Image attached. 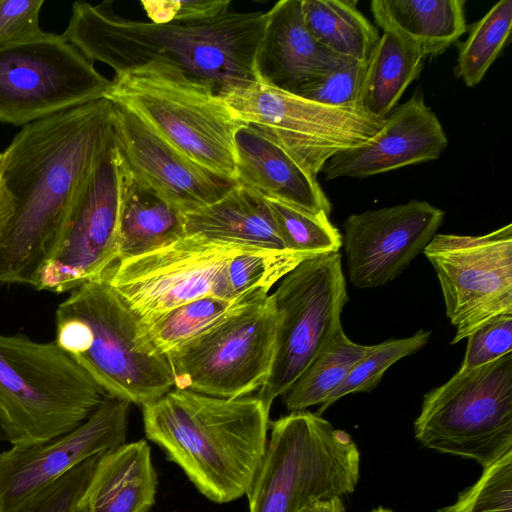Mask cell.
<instances>
[{
    "label": "cell",
    "mask_w": 512,
    "mask_h": 512,
    "mask_svg": "<svg viewBox=\"0 0 512 512\" xmlns=\"http://www.w3.org/2000/svg\"><path fill=\"white\" fill-rule=\"evenodd\" d=\"M114 138V103L100 98L29 123L3 154L14 214L0 248V283L34 287L80 188Z\"/></svg>",
    "instance_id": "6da1fadb"
},
{
    "label": "cell",
    "mask_w": 512,
    "mask_h": 512,
    "mask_svg": "<svg viewBox=\"0 0 512 512\" xmlns=\"http://www.w3.org/2000/svg\"><path fill=\"white\" fill-rule=\"evenodd\" d=\"M112 5L73 3L62 37L92 62L110 66L115 75L161 61L209 85L219 96L258 81L255 62L266 12L228 11L203 22L157 24L121 17Z\"/></svg>",
    "instance_id": "7a4b0ae2"
},
{
    "label": "cell",
    "mask_w": 512,
    "mask_h": 512,
    "mask_svg": "<svg viewBox=\"0 0 512 512\" xmlns=\"http://www.w3.org/2000/svg\"><path fill=\"white\" fill-rule=\"evenodd\" d=\"M270 406L173 388L142 406L146 437L198 491L223 504L246 495L264 456Z\"/></svg>",
    "instance_id": "3957f363"
},
{
    "label": "cell",
    "mask_w": 512,
    "mask_h": 512,
    "mask_svg": "<svg viewBox=\"0 0 512 512\" xmlns=\"http://www.w3.org/2000/svg\"><path fill=\"white\" fill-rule=\"evenodd\" d=\"M55 325L54 341L106 395L142 407L174 388L166 356L104 278L70 291L57 306Z\"/></svg>",
    "instance_id": "277c9868"
},
{
    "label": "cell",
    "mask_w": 512,
    "mask_h": 512,
    "mask_svg": "<svg viewBox=\"0 0 512 512\" xmlns=\"http://www.w3.org/2000/svg\"><path fill=\"white\" fill-rule=\"evenodd\" d=\"M106 393L55 341L0 332V439L12 447L69 433Z\"/></svg>",
    "instance_id": "5b68a950"
},
{
    "label": "cell",
    "mask_w": 512,
    "mask_h": 512,
    "mask_svg": "<svg viewBox=\"0 0 512 512\" xmlns=\"http://www.w3.org/2000/svg\"><path fill=\"white\" fill-rule=\"evenodd\" d=\"M105 98L205 169L236 183L235 136L246 123L209 85L153 61L115 75Z\"/></svg>",
    "instance_id": "8992f818"
},
{
    "label": "cell",
    "mask_w": 512,
    "mask_h": 512,
    "mask_svg": "<svg viewBox=\"0 0 512 512\" xmlns=\"http://www.w3.org/2000/svg\"><path fill=\"white\" fill-rule=\"evenodd\" d=\"M270 429L246 493L249 512H302L315 501L355 490L360 453L345 431L307 410L270 422Z\"/></svg>",
    "instance_id": "52a82bcc"
},
{
    "label": "cell",
    "mask_w": 512,
    "mask_h": 512,
    "mask_svg": "<svg viewBox=\"0 0 512 512\" xmlns=\"http://www.w3.org/2000/svg\"><path fill=\"white\" fill-rule=\"evenodd\" d=\"M414 432L423 446L482 468L512 450V352L427 392Z\"/></svg>",
    "instance_id": "ba28073f"
},
{
    "label": "cell",
    "mask_w": 512,
    "mask_h": 512,
    "mask_svg": "<svg viewBox=\"0 0 512 512\" xmlns=\"http://www.w3.org/2000/svg\"><path fill=\"white\" fill-rule=\"evenodd\" d=\"M220 97L314 177L334 155L373 137L386 120L360 107L324 105L259 81L233 87Z\"/></svg>",
    "instance_id": "9c48e42d"
},
{
    "label": "cell",
    "mask_w": 512,
    "mask_h": 512,
    "mask_svg": "<svg viewBox=\"0 0 512 512\" xmlns=\"http://www.w3.org/2000/svg\"><path fill=\"white\" fill-rule=\"evenodd\" d=\"M276 331L270 294L237 309L166 354L174 388L222 398L258 391L271 372Z\"/></svg>",
    "instance_id": "30bf717a"
},
{
    "label": "cell",
    "mask_w": 512,
    "mask_h": 512,
    "mask_svg": "<svg viewBox=\"0 0 512 512\" xmlns=\"http://www.w3.org/2000/svg\"><path fill=\"white\" fill-rule=\"evenodd\" d=\"M270 297L277 314L276 347L270 375L256 396L271 407L342 329L348 295L341 255L302 261Z\"/></svg>",
    "instance_id": "8fae6325"
},
{
    "label": "cell",
    "mask_w": 512,
    "mask_h": 512,
    "mask_svg": "<svg viewBox=\"0 0 512 512\" xmlns=\"http://www.w3.org/2000/svg\"><path fill=\"white\" fill-rule=\"evenodd\" d=\"M129 170L114 138L76 195L37 290L70 292L101 279L117 262L120 216Z\"/></svg>",
    "instance_id": "7c38bea8"
},
{
    "label": "cell",
    "mask_w": 512,
    "mask_h": 512,
    "mask_svg": "<svg viewBox=\"0 0 512 512\" xmlns=\"http://www.w3.org/2000/svg\"><path fill=\"white\" fill-rule=\"evenodd\" d=\"M111 80L62 35L0 45V122L25 126L105 98Z\"/></svg>",
    "instance_id": "4fadbf2b"
},
{
    "label": "cell",
    "mask_w": 512,
    "mask_h": 512,
    "mask_svg": "<svg viewBox=\"0 0 512 512\" xmlns=\"http://www.w3.org/2000/svg\"><path fill=\"white\" fill-rule=\"evenodd\" d=\"M249 248L254 247L185 235L115 263L103 278L144 321L204 297L239 299L233 292L230 264L235 255Z\"/></svg>",
    "instance_id": "5bb4252c"
},
{
    "label": "cell",
    "mask_w": 512,
    "mask_h": 512,
    "mask_svg": "<svg viewBox=\"0 0 512 512\" xmlns=\"http://www.w3.org/2000/svg\"><path fill=\"white\" fill-rule=\"evenodd\" d=\"M435 269L446 315L467 338L490 318L512 314V225L479 236L436 234L423 251Z\"/></svg>",
    "instance_id": "9a60e30c"
},
{
    "label": "cell",
    "mask_w": 512,
    "mask_h": 512,
    "mask_svg": "<svg viewBox=\"0 0 512 512\" xmlns=\"http://www.w3.org/2000/svg\"><path fill=\"white\" fill-rule=\"evenodd\" d=\"M130 405L106 395L81 425L54 440L0 452V512H16L88 458L125 443Z\"/></svg>",
    "instance_id": "2e32d148"
},
{
    "label": "cell",
    "mask_w": 512,
    "mask_h": 512,
    "mask_svg": "<svg viewBox=\"0 0 512 512\" xmlns=\"http://www.w3.org/2000/svg\"><path fill=\"white\" fill-rule=\"evenodd\" d=\"M443 220V210L419 200L349 215L342 244L352 284L367 289L394 280L423 253Z\"/></svg>",
    "instance_id": "e0dca14e"
},
{
    "label": "cell",
    "mask_w": 512,
    "mask_h": 512,
    "mask_svg": "<svg viewBox=\"0 0 512 512\" xmlns=\"http://www.w3.org/2000/svg\"><path fill=\"white\" fill-rule=\"evenodd\" d=\"M114 132L131 175L182 213L213 204L236 184L187 157L133 112L115 103Z\"/></svg>",
    "instance_id": "ac0fdd59"
},
{
    "label": "cell",
    "mask_w": 512,
    "mask_h": 512,
    "mask_svg": "<svg viewBox=\"0 0 512 512\" xmlns=\"http://www.w3.org/2000/svg\"><path fill=\"white\" fill-rule=\"evenodd\" d=\"M448 146L440 120L415 92L395 107L380 130L356 148L341 151L323 168L326 180L363 179L438 159Z\"/></svg>",
    "instance_id": "d6986e66"
},
{
    "label": "cell",
    "mask_w": 512,
    "mask_h": 512,
    "mask_svg": "<svg viewBox=\"0 0 512 512\" xmlns=\"http://www.w3.org/2000/svg\"><path fill=\"white\" fill-rule=\"evenodd\" d=\"M266 14L255 62L259 82L296 94L346 60L311 35L303 20L301 0L278 1Z\"/></svg>",
    "instance_id": "ffe728a7"
},
{
    "label": "cell",
    "mask_w": 512,
    "mask_h": 512,
    "mask_svg": "<svg viewBox=\"0 0 512 512\" xmlns=\"http://www.w3.org/2000/svg\"><path fill=\"white\" fill-rule=\"evenodd\" d=\"M235 151L237 184L265 198L329 217L331 203L317 177L258 130L247 124L240 128L235 136Z\"/></svg>",
    "instance_id": "44dd1931"
},
{
    "label": "cell",
    "mask_w": 512,
    "mask_h": 512,
    "mask_svg": "<svg viewBox=\"0 0 512 512\" xmlns=\"http://www.w3.org/2000/svg\"><path fill=\"white\" fill-rule=\"evenodd\" d=\"M157 485L148 443L125 442L100 455L76 512H150Z\"/></svg>",
    "instance_id": "7402d4cb"
},
{
    "label": "cell",
    "mask_w": 512,
    "mask_h": 512,
    "mask_svg": "<svg viewBox=\"0 0 512 512\" xmlns=\"http://www.w3.org/2000/svg\"><path fill=\"white\" fill-rule=\"evenodd\" d=\"M185 235L240 246L287 250L265 197L234 184L218 201L183 213Z\"/></svg>",
    "instance_id": "603a6c76"
},
{
    "label": "cell",
    "mask_w": 512,
    "mask_h": 512,
    "mask_svg": "<svg viewBox=\"0 0 512 512\" xmlns=\"http://www.w3.org/2000/svg\"><path fill=\"white\" fill-rule=\"evenodd\" d=\"M463 0H373L371 12L384 32L417 47L424 57L437 56L466 31Z\"/></svg>",
    "instance_id": "cb8c5ba5"
},
{
    "label": "cell",
    "mask_w": 512,
    "mask_h": 512,
    "mask_svg": "<svg viewBox=\"0 0 512 512\" xmlns=\"http://www.w3.org/2000/svg\"><path fill=\"white\" fill-rule=\"evenodd\" d=\"M183 236V213L129 171L122 199L117 262L164 247Z\"/></svg>",
    "instance_id": "d4e9b609"
},
{
    "label": "cell",
    "mask_w": 512,
    "mask_h": 512,
    "mask_svg": "<svg viewBox=\"0 0 512 512\" xmlns=\"http://www.w3.org/2000/svg\"><path fill=\"white\" fill-rule=\"evenodd\" d=\"M424 59L417 47L384 32L367 60L359 107L373 116L386 118L419 77Z\"/></svg>",
    "instance_id": "484cf974"
},
{
    "label": "cell",
    "mask_w": 512,
    "mask_h": 512,
    "mask_svg": "<svg viewBox=\"0 0 512 512\" xmlns=\"http://www.w3.org/2000/svg\"><path fill=\"white\" fill-rule=\"evenodd\" d=\"M302 16L311 35L343 59L367 62L380 35L350 0H301Z\"/></svg>",
    "instance_id": "4316f807"
},
{
    "label": "cell",
    "mask_w": 512,
    "mask_h": 512,
    "mask_svg": "<svg viewBox=\"0 0 512 512\" xmlns=\"http://www.w3.org/2000/svg\"><path fill=\"white\" fill-rule=\"evenodd\" d=\"M370 348L351 341L343 329L338 331L282 395L286 409L301 411L325 403Z\"/></svg>",
    "instance_id": "83f0119b"
},
{
    "label": "cell",
    "mask_w": 512,
    "mask_h": 512,
    "mask_svg": "<svg viewBox=\"0 0 512 512\" xmlns=\"http://www.w3.org/2000/svg\"><path fill=\"white\" fill-rule=\"evenodd\" d=\"M266 297H243L236 300L204 297L140 322L149 343L166 356L237 309Z\"/></svg>",
    "instance_id": "f1b7e54d"
},
{
    "label": "cell",
    "mask_w": 512,
    "mask_h": 512,
    "mask_svg": "<svg viewBox=\"0 0 512 512\" xmlns=\"http://www.w3.org/2000/svg\"><path fill=\"white\" fill-rule=\"evenodd\" d=\"M512 28V1L501 0L470 29L459 46L456 74L467 87H475L506 44Z\"/></svg>",
    "instance_id": "f546056e"
},
{
    "label": "cell",
    "mask_w": 512,
    "mask_h": 512,
    "mask_svg": "<svg viewBox=\"0 0 512 512\" xmlns=\"http://www.w3.org/2000/svg\"><path fill=\"white\" fill-rule=\"evenodd\" d=\"M266 200L287 250L312 255L339 251L342 236L329 217L315 215L276 199Z\"/></svg>",
    "instance_id": "4dcf8cb0"
},
{
    "label": "cell",
    "mask_w": 512,
    "mask_h": 512,
    "mask_svg": "<svg viewBox=\"0 0 512 512\" xmlns=\"http://www.w3.org/2000/svg\"><path fill=\"white\" fill-rule=\"evenodd\" d=\"M430 336L431 331L421 329L410 337L389 339L371 346L368 353L351 370L346 380L325 403L320 405L316 414L321 415L334 402L348 394L369 392L374 389L390 366L420 350L427 344Z\"/></svg>",
    "instance_id": "1f68e13d"
},
{
    "label": "cell",
    "mask_w": 512,
    "mask_h": 512,
    "mask_svg": "<svg viewBox=\"0 0 512 512\" xmlns=\"http://www.w3.org/2000/svg\"><path fill=\"white\" fill-rule=\"evenodd\" d=\"M438 512H512V450L483 468L480 478Z\"/></svg>",
    "instance_id": "d6a6232c"
},
{
    "label": "cell",
    "mask_w": 512,
    "mask_h": 512,
    "mask_svg": "<svg viewBox=\"0 0 512 512\" xmlns=\"http://www.w3.org/2000/svg\"><path fill=\"white\" fill-rule=\"evenodd\" d=\"M366 65L367 62L346 59L328 74L302 87L296 95L333 107H359Z\"/></svg>",
    "instance_id": "836d02e7"
},
{
    "label": "cell",
    "mask_w": 512,
    "mask_h": 512,
    "mask_svg": "<svg viewBox=\"0 0 512 512\" xmlns=\"http://www.w3.org/2000/svg\"><path fill=\"white\" fill-rule=\"evenodd\" d=\"M100 455L92 456L74 467L16 512H76Z\"/></svg>",
    "instance_id": "e575fe53"
},
{
    "label": "cell",
    "mask_w": 512,
    "mask_h": 512,
    "mask_svg": "<svg viewBox=\"0 0 512 512\" xmlns=\"http://www.w3.org/2000/svg\"><path fill=\"white\" fill-rule=\"evenodd\" d=\"M459 372L491 363L512 352V314L496 315L468 337Z\"/></svg>",
    "instance_id": "d590c367"
},
{
    "label": "cell",
    "mask_w": 512,
    "mask_h": 512,
    "mask_svg": "<svg viewBox=\"0 0 512 512\" xmlns=\"http://www.w3.org/2000/svg\"><path fill=\"white\" fill-rule=\"evenodd\" d=\"M143 9L157 24L195 23L218 18L230 11V0H143Z\"/></svg>",
    "instance_id": "8d00e7d4"
},
{
    "label": "cell",
    "mask_w": 512,
    "mask_h": 512,
    "mask_svg": "<svg viewBox=\"0 0 512 512\" xmlns=\"http://www.w3.org/2000/svg\"><path fill=\"white\" fill-rule=\"evenodd\" d=\"M43 0H0V45L43 33L39 14Z\"/></svg>",
    "instance_id": "74e56055"
},
{
    "label": "cell",
    "mask_w": 512,
    "mask_h": 512,
    "mask_svg": "<svg viewBox=\"0 0 512 512\" xmlns=\"http://www.w3.org/2000/svg\"><path fill=\"white\" fill-rule=\"evenodd\" d=\"M14 201L0 179V248L14 214Z\"/></svg>",
    "instance_id": "f35d334b"
},
{
    "label": "cell",
    "mask_w": 512,
    "mask_h": 512,
    "mask_svg": "<svg viewBox=\"0 0 512 512\" xmlns=\"http://www.w3.org/2000/svg\"><path fill=\"white\" fill-rule=\"evenodd\" d=\"M302 512H345V507L341 497H334L315 501Z\"/></svg>",
    "instance_id": "ab89813d"
},
{
    "label": "cell",
    "mask_w": 512,
    "mask_h": 512,
    "mask_svg": "<svg viewBox=\"0 0 512 512\" xmlns=\"http://www.w3.org/2000/svg\"><path fill=\"white\" fill-rule=\"evenodd\" d=\"M370 512H393V511L390 509L384 508V507H378L377 509H374Z\"/></svg>",
    "instance_id": "60d3db41"
},
{
    "label": "cell",
    "mask_w": 512,
    "mask_h": 512,
    "mask_svg": "<svg viewBox=\"0 0 512 512\" xmlns=\"http://www.w3.org/2000/svg\"><path fill=\"white\" fill-rule=\"evenodd\" d=\"M3 163H4L3 154L0 153V179H1L2 169H3Z\"/></svg>",
    "instance_id": "b9f144b4"
}]
</instances>
